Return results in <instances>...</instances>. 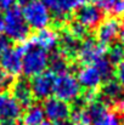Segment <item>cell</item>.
<instances>
[{"instance_id":"25","label":"cell","mask_w":124,"mask_h":125,"mask_svg":"<svg viewBox=\"0 0 124 125\" xmlns=\"http://www.w3.org/2000/svg\"><path fill=\"white\" fill-rule=\"evenodd\" d=\"M13 83H15V77L0 69V91L11 90Z\"/></svg>"},{"instance_id":"14","label":"cell","mask_w":124,"mask_h":125,"mask_svg":"<svg viewBox=\"0 0 124 125\" xmlns=\"http://www.w3.org/2000/svg\"><path fill=\"white\" fill-rule=\"evenodd\" d=\"M77 79L80 87L85 89L86 91H96V89H99L101 84H103L102 77L94 64H85L79 68Z\"/></svg>"},{"instance_id":"36","label":"cell","mask_w":124,"mask_h":125,"mask_svg":"<svg viewBox=\"0 0 124 125\" xmlns=\"http://www.w3.org/2000/svg\"><path fill=\"white\" fill-rule=\"evenodd\" d=\"M122 26H123V27H124V20H123V22H122Z\"/></svg>"},{"instance_id":"17","label":"cell","mask_w":124,"mask_h":125,"mask_svg":"<svg viewBox=\"0 0 124 125\" xmlns=\"http://www.w3.org/2000/svg\"><path fill=\"white\" fill-rule=\"evenodd\" d=\"M80 42L76 39L73 35H71L65 28L61 29V33L58 34V50L63 52L71 61L77 56V51L79 49Z\"/></svg>"},{"instance_id":"10","label":"cell","mask_w":124,"mask_h":125,"mask_svg":"<svg viewBox=\"0 0 124 125\" xmlns=\"http://www.w3.org/2000/svg\"><path fill=\"white\" fill-rule=\"evenodd\" d=\"M54 80L55 74L49 72H43L40 74L31 78V90L33 94V97L40 101H45L50 97L51 94H54Z\"/></svg>"},{"instance_id":"32","label":"cell","mask_w":124,"mask_h":125,"mask_svg":"<svg viewBox=\"0 0 124 125\" xmlns=\"http://www.w3.org/2000/svg\"><path fill=\"white\" fill-rule=\"evenodd\" d=\"M55 125H74L72 122H68V120H65V122H60V123H56Z\"/></svg>"},{"instance_id":"23","label":"cell","mask_w":124,"mask_h":125,"mask_svg":"<svg viewBox=\"0 0 124 125\" xmlns=\"http://www.w3.org/2000/svg\"><path fill=\"white\" fill-rule=\"evenodd\" d=\"M92 125H124L123 118L119 112L117 111H107L105 114H102Z\"/></svg>"},{"instance_id":"34","label":"cell","mask_w":124,"mask_h":125,"mask_svg":"<svg viewBox=\"0 0 124 125\" xmlns=\"http://www.w3.org/2000/svg\"><path fill=\"white\" fill-rule=\"evenodd\" d=\"M119 38H121V44H122V46L124 47V33L121 34V37H119Z\"/></svg>"},{"instance_id":"21","label":"cell","mask_w":124,"mask_h":125,"mask_svg":"<svg viewBox=\"0 0 124 125\" xmlns=\"http://www.w3.org/2000/svg\"><path fill=\"white\" fill-rule=\"evenodd\" d=\"M62 28H65L71 35H73L79 42H82L85 38H88V34H89V31L76 20H68L62 26Z\"/></svg>"},{"instance_id":"20","label":"cell","mask_w":124,"mask_h":125,"mask_svg":"<svg viewBox=\"0 0 124 125\" xmlns=\"http://www.w3.org/2000/svg\"><path fill=\"white\" fill-rule=\"evenodd\" d=\"M95 5L102 11L114 17L124 16V0H95Z\"/></svg>"},{"instance_id":"4","label":"cell","mask_w":124,"mask_h":125,"mask_svg":"<svg viewBox=\"0 0 124 125\" xmlns=\"http://www.w3.org/2000/svg\"><path fill=\"white\" fill-rule=\"evenodd\" d=\"M22 13L29 28L37 31L47 28L52 20L51 13L47 10L46 5L39 0L24 5L22 9Z\"/></svg>"},{"instance_id":"28","label":"cell","mask_w":124,"mask_h":125,"mask_svg":"<svg viewBox=\"0 0 124 125\" xmlns=\"http://www.w3.org/2000/svg\"><path fill=\"white\" fill-rule=\"evenodd\" d=\"M16 0H0V12L1 11H6L9 9H11L12 6H15Z\"/></svg>"},{"instance_id":"3","label":"cell","mask_w":124,"mask_h":125,"mask_svg":"<svg viewBox=\"0 0 124 125\" xmlns=\"http://www.w3.org/2000/svg\"><path fill=\"white\" fill-rule=\"evenodd\" d=\"M55 97L69 103L76 102L82 96V87L78 83L77 77L71 72H65L55 75L54 80Z\"/></svg>"},{"instance_id":"7","label":"cell","mask_w":124,"mask_h":125,"mask_svg":"<svg viewBox=\"0 0 124 125\" xmlns=\"http://www.w3.org/2000/svg\"><path fill=\"white\" fill-rule=\"evenodd\" d=\"M99 96L107 106L112 104L117 112H124V87L116 79L105 82Z\"/></svg>"},{"instance_id":"8","label":"cell","mask_w":124,"mask_h":125,"mask_svg":"<svg viewBox=\"0 0 124 125\" xmlns=\"http://www.w3.org/2000/svg\"><path fill=\"white\" fill-rule=\"evenodd\" d=\"M43 109H44L45 118L52 124L65 122L71 117L69 104L57 97L46 98L43 103Z\"/></svg>"},{"instance_id":"11","label":"cell","mask_w":124,"mask_h":125,"mask_svg":"<svg viewBox=\"0 0 124 125\" xmlns=\"http://www.w3.org/2000/svg\"><path fill=\"white\" fill-rule=\"evenodd\" d=\"M22 45L11 47L0 57V69L11 74L12 77L18 75L22 72Z\"/></svg>"},{"instance_id":"12","label":"cell","mask_w":124,"mask_h":125,"mask_svg":"<svg viewBox=\"0 0 124 125\" xmlns=\"http://www.w3.org/2000/svg\"><path fill=\"white\" fill-rule=\"evenodd\" d=\"M103 20V12L95 4H86L79 6L76 12V21L83 24L88 31L95 29Z\"/></svg>"},{"instance_id":"24","label":"cell","mask_w":124,"mask_h":125,"mask_svg":"<svg viewBox=\"0 0 124 125\" xmlns=\"http://www.w3.org/2000/svg\"><path fill=\"white\" fill-rule=\"evenodd\" d=\"M107 60L114 66L118 64L124 60V47L121 42H114L111 45V47L107 51Z\"/></svg>"},{"instance_id":"2","label":"cell","mask_w":124,"mask_h":125,"mask_svg":"<svg viewBox=\"0 0 124 125\" xmlns=\"http://www.w3.org/2000/svg\"><path fill=\"white\" fill-rule=\"evenodd\" d=\"M4 32L11 42H24L31 33V28L27 24L22 10L18 6H12L5 11L4 15Z\"/></svg>"},{"instance_id":"15","label":"cell","mask_w":124,"mask_h":125,"mask_svg":"<svg viewBox=\"0 0 124 125\" xmlns=\"http://www.w3.org/2000/svg\"><path fill=\"white\" fill-rule=\"evenodd\" d=\"M31 42L49 52L58 46V33L51 28H44L31 38Z\"/></svg>"},{"instance_id":"6","label":"cell","mask_w":124,"mask_h":125,"mask_svg":"<svg viewBox=\"0 0 124 125\" xmlns=\"http://www.w3.org/2000/svg\"><path fill=\"white\" fill-rule=\"evenodd\" d=\"M105 53L106 49L102 44H100L95 38L88 37L80 42L76 57L83 66H85V64H94L100 58H102Z\"/></svg>"},{"instance_id":"19","label":"cell","mask_w":124,"mask_h":125,"mask_svg":"<svg viewBox=\"0 0 124 125\" xmlns=\"http://www.w3.org/2000/svg\"><path fill=\"white\" fill-rule=\"evenodd\" d=\"M49 67H50V72L56 74H61L65 72H69V67H71V60L60 50L55 51L51 56H49Z\"/></svg>"},{"instance_id":"31","label":"cell","mask_w":124,"mask_h":125,"mask_svg":"<svg viewBox=\"0 0 124 125\" xmlns=\"http://www.w3.org/2000/svg\"><path fill=\"white\" fill-rule=\"evenodd\" d=\"M33 1H38V0H18V2L21 4V5H27V4H29V2H33Z\"/></svg>"},{"instance_id":"22","label":"cell","mask_w":124,"mask_h":125,"mask_svg":"<svg viewBox=\"0 0 124 125\" xmlns=\"http://www.w3.org/2000/svg\"><path fill=\"white\" fill-rule=\"evenodd\" d=\"M94 66L96 67V69L99 71L100 75L102 77L103 83L113 78V74H114L113 64L107 60V57H106V56H103V57H102V58H100L97 62H95V63H94Z\"/></svg>"},{"instance_id":"16","label":"cell","mask_w":124,"mask_h":125,"mask_svg":"<svg viewBox=\"0 0 124 125\" xmlns=\"http://www.w3.org/2000/svg\"><path fill=\"white\" fill-rule=\"evenodd\" d=\"M11 91H12L11 95L16 98V101L20 103L21 107H28L33 103L34 97H33L28 80H26V79L15 80V83L11 87Z\"/></svg>"},{"instance_id":"33","label":"cell","mask_w":124,"mask_h":125,"mask_svg":"<svg viewBox=\"0 0 124 125\" xmlns=\"http://www.w3.org/2000/svg\"><path fill=\"white\" fill-rule=\"evenodd\" d=\"M4 31V17L0 15V33Z\"/></svg>"},{"instance_id":"27","label":"cell","mask_w":124,"mask_h":125,"mask_svg":"<svg viewBox=\"0 0 124 125\" xmlns=\"http://www.w3.org/2000/svg\"><path fill=\"white\" fill-rule=\"evenodd\" d=\"M114 75H116V80L124 87V60L117 64Z\"/></svg>"},{"instance_id":"9","label":"cell","mask_w":124,"mask_h":125,"mask_svg":"<svg viewBox=\"0 0 124 125\" xmlns=\"http://www.w3.org/2000/svg\"><path fill=\"white\" fill-rule=\"evenodd\" d=\"M47 10L51 13V17L55 18L57 26H63L68 20H71V15L78 7L76 0H44Z\"/></svg>"},{"instance_id":"5","label":"cell","mask_w":124,"mask_h":125,"mask_svg":"<svg viewBox=\"0 0 124 125\" xmlns=\"http://www.w3.org/2000/svg\"><path fill=\"white\" fill-rule=\"evenodd\" d=\"M122 34V22L114 17H107L101 21V23L96 27V40L106 45H112L117 42V39Z\"/></svg>"},{"instance_id":"26","label":"cell","mask_w":124,"mask_h":125,"mask_svg":"<svg viewBox=\"0 0 124 125\" xmlns=\"http://www.w3.org/2000/svg\"><path fill=\"white\" fill-rule=\"evenodd\" d=\"M12 46H11V40L5 35V34H1L0 33V57L7 51L10 50Z\"/></svg>"},{"instance_id":"29","label":"cell","mask_w":124,"mask_h":125,"mask_svg":"<svg viewBox=\"0 0 124 125\" xmlns=\"http://www.w3.org/2000/svg\"><path fill=\"white\" fill-rule=\"evenodd\" d=\"M92 0H76V4L77 6H83V5H86V4H91Z\"/></svg>"},{"instance_id":"30","label":"cell","mask_w":124,"mask_h":125,"mask_svg":"<svg viewBox=\"0 0 124 125\" xmlns=\"http://www.w3.org/2000/svg\"><path fill=\"white\" fill-rule=\"evenodd\" d=\"M0 125H20L17 120H6V122H1Z\"/></svg>"},{"instance_id":"1","label":"cell","mask_w":124,"mask_h":125,"mask_svg":"<svg viewBox=\"0 0 124 125\" xmlns=\"http://www.w3.org/2000/svg\"><path fill=\"white\" fill-rule=\"evenodd\" d=\"M22 72L26 77L33 78L46 71L49 67V53L32 42H23Z\"/></svg>"},{"instance_id":"18","label":"cell","mask_w":124,"mask_h":125,"mask_svg":"<svg viewBox=\"0 0 124 125\" xmlns=\"http://www.w3.org/2000/svg\"><path fill=\"white\" fill-rule=\"evenodd\" d=\"M44 120L45 114L43 106L32 103L31 106L26 107V111L21 118V125H40Z\"/></svg>"},{"instance_id":"35","label":"cell","mask_w":124,"mask_h":125,"mask_svg":"<svg viewBox=\"0 0 124 125\" xmlns=\"http://www.w3.org/2000/svg\"><path fill=\"white\" fill-rule=\"evenodd\" d=\"M40 125H54V124H52V123H50L49 120H44V122H43Z\"/></svg>"},{"instance_id":"13","label":"cell","mask_w":124,"mask_h":125,"mask_svg":"<svg viewBox=\"0 0 124 125\" xmlns=\"http://www.w3.org/2000/svg\"><path fill=\"white\" fill-rule=\"evenodd\" d=\"M22 114V107L9 91H0V123L17 120Z\"/></svg>"}]
</instances>
